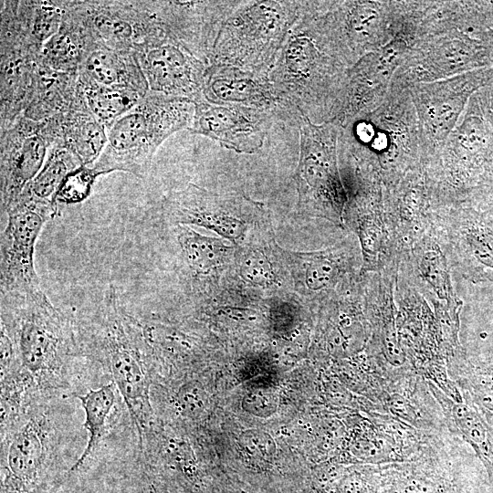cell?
Returning <instances> with one entry per match:
<instances>
[{
	"mask_svg": "<svg viewBox=\"0 0 493 493\" xmlns=\"http://www.w3.org/2000/svg\"><path fill=\"white\" fill-rule=\"evenodd\" d=\"M492 72V67H488L410 87L419 125L422 162L439 155L469 99L488 80Z\"/></svg>",
	"mask_w": 493,
	"mask_h": 493,
	"instance_id": "30bf717a",
	"label": "cell"
},
{
	"mask_svg": "<svg viewBox=\"0 0 493 493\" xmlns=\"http://www.w3.org/2000/svg\"><path fill=\"white\" fill-rule=\"evenodd\" d=\"M71 110H89L78 72L55 70L39 62L23 116L41 121Z\"/></svg>",
	"mask_w": 493,
	"mask_h": 493,
	"instance_id": "cb8c5ba5",
	"label": "cell"
},
{
	"mask_svg": "<svg viewBox=\"0 0 493 493\" xmlns=\"http://www.w3.org/2000/svg\"><path fill=\"white\" fill-rule=\"evenodd\" d=\"M208 395L204 384L198 380H187L181 383L174 395L175 411L181 417L197 420L204 414Z\"/></svg>",
	"mask_w": 493,
	"mask_h": 493,
	"instance_id": "1f68e13d",
	"label": "cell"
},
{
	"mask_svg": "<svg viewBox=\"0 0 493 493\" xmlns=\"http://www.w3.org/2000/svg\"><path fill=\"white\" fill-rule=\"evenodd\" d=\"M203 96L205 101L216 105H239L292 113L284 105L268 75L228 66H207Z\"/></svg>",
	"mask_w": 493,
	"mask_h": 493,
	"instance_id": "ffe728a7",
	"label": "cell"
},
{
	"mask_svg": "<svg viewBox=\"0 0 493 493\" xmlns=\"http://www.w3.org/2000/svg\"><path fill=\"white\" fill-rule=\"evenodd\" d=\"M305 284L309 289L327 287L334 278L337 267L333 261L322 254L307 256Z\"/></svg>",
	"mask_w": 493,
	"mask_h": 493,
	"instance_id": "836d02e7",
	"label": "cell"
},
{
	"mask_svg": "<svg viewBox=\"0 0 493 493\" xmlns=\"http://www.w3.org/2000/svg\"><path fill=\"white\" fill-rule=\"evenodd\" d=\"M472 392L478 404L493 415V372L475 375L472 381Z\"/></svg>",
	"mask_w": 493,
	"mask_h": 493,
	"instance_id": "8d00e7d4",
	"label": "cell"
},
{
	"mask_svg": "<svg viewBox=\"0 0 493 493\" xmlns=\"http://www.w3.org/2000/svg\"><path fill=\"white\" fill-rule=\"evenodd\" d=\"M41 131L49 148L71 152L84 166H91L107 142V127L89 110H71L41 121Z\"/></svg>",
	"mask_w": 493,
	"mask_h": 493,
	"instance_id": "7402d4cb",
	"label": "cell"
},
{
	"mask_svg": "<svg viewBox=\"0 0 493 493\" xmlns=\"http://www.w3.org/2000/svg\"><path fill=\"white\" fill-rule=\"evenodd\" d=\"M299 160L296 184L299 203L314 212L341 215L348 200L339 170L341 126L335 121L320 124L299 117Z\"/></svg>",
	"mask_w": 493,
	"mask_h": 493,
	"instance_id": "ba28073f",
	"label": "cell"
},
{
	"mask_svg": "<svg viewBox=\"0 0 493 493\" xmlns=\"http://www.w3.org/2000/svg\"><path fill=\"white\" fill-rule=\"evenodd\" d=\"M402 1L339 0L332 10L357 59L387 44L396 35Z\"/></svg>",
	"mask_w": 493,
	"mask_h": 493,
	"instance_id": "d6986e66",
	"label": "cell"
},
{
	"mask_svg": "<svg viewBox=\"0 0 493 493\" xmlns=\"http://www.w3.org/2000/svg\"><path fill=\"white\" fill-rule=\"evenodd\" d=\"M245 410L263 416L262 414H270L275 412L277 400L275 396L267 392V388H257L244 398Z\"/></svg>",
	"mask_w": 493,
	"mask_h": 493,
	"instance_id": "e575fe53",
	"label": "cell"
},
{
	"mask_svg": "<svg viewBox=\"0 0 493 493\" xmlns=\"http://www.w3.org/2000/svg\"><path fill=\"white\" fill-rule=\"evenodd\" d=\"M488 276H489L488 277V280L493 282V272H491Z\"/></svg>",
	"mask_w": 493,
	"mask_h": 493,
	"instance_id": "b9f144b4",
	"label": "cell"
},
{
	"mask_svg": "<svg viewBox=\"0 0 493 493\" xmlns=\"http://www.w3.org/2000/svg\"><path fill=\"white\" fill-rule=\"evenodd\" d=\"M1 207L5 211L42 168L49 146L41 131V121L24 117L1 129Z\"/></svg>",
	"mask_w": 493,
	"mask_h": 493,
	"instance_id": "ac0fdd59",
	"label": "cell"
},
{
	"mask_svg": "<svg viewBox=\"0 0 493 493\" xmlns=\"http://www.w3.org/2000/svg\"><path fill=\"white\" fill-rule=\"evenodd\" d=\"M82 84L126 86L145 96L149 85L132 50H119L101 45L94 47L78 69Z\"/></svg>",
	"mask_w": 493,
	"mask_h": 493,
	"instance_id": "d4e9b609",
	"label": "cell"
},
{
	"mask_svg": "<svg viewBox=\"0 0 493 493\" xmlns=\"http://www.w3.org/2000/svg\"><path fill=\"white\" fill-rule=\"evenodd\" d=\"M16 21L33 46L40 49L58 30L65 1H10Z\"/></svg>",
	"mask_w": 493,
	"mask_h": 493,
	"instance_id": "83f0119b",
	"label": "cell"
},
{
	"mask_svg": "<svg viewBox=\"0 0 493 493\" xmlns=\"http://www.w3.org/2000/svg\"><path fill=\"white\" fill-rule=\"evenodd\" d=\"M80 166L84 165L68 150L50 147L42 168L19 196L58 207L56 196L60 186L66 177Z\"/></svg>",
	"mask_w": 493,
	"mask_h": 493,
	"instance_id": "4316f807",
	"label": "cell"
},
{
	"mask_svg": "<svg viewBox=\"0 0 493 493\" xmlns=\"http://www.w3.org/2000/svg\"><path fill=\"white\" fill-rule=\"evenodd\" d=\"M0 127L23 115L33 89L40 52L25 45L1 44Z\"/></svg>",
	"mask_w": 493,
	"mask_h": 493,
	"instance_id": "44dd1931",
	"label": "cell"
},
{
	"mask_svg": "<svg viewBox=\"0 0 493 493\" xmlns=\"http://www.w3.org/2000/svg\"><path fill=\"white\" fill-rule=\"evenodd\" d=\"M276 111L239 105L195 102L191 133L208 137L239 153L259 150L273 124Z\"/></svg>",
	"mask_w": 493,
	"mask_h": 493,
	"instance_id": "e0dca14e",
	"label": "cell"
},
{
	"mask_svg": "<svg viewBox=\"0 0 493 493\" xmlns=\"http://www.w3.org/2000/svg\"><path fill=\"white\" fill-rule=\"evenodd\" d=\"M1 234V293H24L40 288L35 267V248L47 222L58 207L19 196L5 211Z\"/></svg>",
	"mask_w": 493,
	"mask_h": 493,
	"instance_id": "7c38bea8",
	"label": "cell"
},
{
	"mask_svg": "<svg viewBox=\"0 0 493 493\" xmlns=\"http://www.w3.org/2000/svg\"><path fill=\"white\" fill-rule=\"evenodd\" d=\"M357 60L332 10V1H306L268 77L292 113L320 124L341 112L349 71Z\"/></svg>",
	"mask_w": 493,
	"mask_h": 493,
	"instance_id": "6da1fadb",
	"label": "cell"
},
{
	"mask_svg": "<svg viewBox=\"0 0 493 493\" xmlns=\"http://www.w3.org/2000/svg\"><path fill=\"white\" fill-rule=\"evenodd\" d=\"M493 66V47L472 35L454 31L411 49L393 79L412 87Z\"/></svg>",
	"mask_w": 493,
	"mask_h": 493,
	"instance_id": "8fae6325",
	"label": "cell"
},
{
	"mask_svg": "<svg viewBox=\"0 0 493 493\" xmlns=\"http://www.w3.org/2000/svg\"><path fill=\"white\" fill-rule=\"evenodd\" d=\"M239 267L240 274L246 282L267 287L275 281L272 267L263 254L257 252L246 254L242 257Z\"/></svg>",
	"mask_w": 493,
	"mask_h": 493,
	"instance_id": "d6a6232c",
	"label": "cell"
},
{
	"mask_svg": "<svg viewBox=\"0 0 493 493\" xmlns=\"http://www.w3.org/2000/svg\"><path fill=\"white\" fill-rule=\"evenodd\" d=\"M177 240L186 264L198 276H207L220 267L230 249L221 239L188 226L177 227Z\"/></svg>",
	"mask_w": 493,
	"mask_h": 493,
	"instance_id": "f546056e",
	"label": "cell"
},
{
	"mask_svg": "<svg viewBox=\"0 0 493 493\" xmlns=\"http://www.w3.org/2000/svg\"><path fill=\"white\" fill-rule=\"evenodd\" d=\"M422 267L425 271V276L428 280L436 288L441 289L446 288V278L443 263L436 254L429 255L425 258Z\"/></svg>",
	"mask_w": 493,
	"mask_h": 493,
	"instance_id": "f35d334b",
	"label": "cell"
},
{
	"mask_svg": "<svg viewBox=\"0 0 493 493\" xmlns=\"http://www.w3.org/2000/svg\"><path fill=\"white\" fill-rule=\"evenodd\" d=\"M468 199L478 205L493 206V155L486 163L479 181Z\"/></svg>",
	"mask_w": 493,
	"mask_h": 493,
	"instance_id": "d590c367",
	"label": "cell"
},
{
	"mask_svg": "<svg viewBox=\"0 0 493 493\" xmlns=\"http://www.w3.org/2000/svg\"><path fill=\"white\" fill-rule=\"evenodd\" d=\"M476 37L493 44V28L477 35Z\"/></svg>",
	"mask_w": 493,
	"mask_h": 493,
	"instance_id": "60d3db41",
	"label": "cell"
},
{
	"mask_svg": "<svg viewBox=\"0 0 493 493\" xmlns=\"http://www.w3.org/2000/svg\"><path fill=\"white\" fill-rule=\"evenodd\" d=\"M103 175L92 166H80L71 172L64 180L57 196L56 203L72 205L81 203L89 197L96 179Z\"/></svg>",
	"mask_w": 493,
	"mask_h": 493,
	"instance_id": "4dcf8cb0",
	"label": "cell"
},
{
	"mask_svg": "<svg viewBox=\"0 0 493 493\" xmlns=\"http://www.w3.org/2000/svg\"><path fill=\"white\" fill-rule=\"evenodd\" d=\"M194 111L191 100L150 90L107 128L104 150L91 166L102 174L124 172L143 177L162 143L191 128Z\"/></svg>",
	"mask_w": 493,
	"mask_h": 493,
	"instance_id": "8992f818",
	"label": "cell"
},
{
	"mask_svg": "<svg viewBox=\"0 0 493 493\" xmlns=\"http://www.w3.org/2000/svg\"><path fill=\"white\" fill-rule=\"evenodd\" d=\"M306 1L243 0L224 22L209 65L268 75Z\"/></svg>",
	"mask_w": 493,
	"mask_h": 493,
	"instance_id": "52a82bcc",
	"label": "cell"
},
{
	"mask_svg": "<svg viewBox=\"0 0 493 493\" xmlns=\"http://www.w3.org/2000/svg\"><path fill=\"white\" fill-rule=\"evenodd\" d=\"M163 492V493H166V492H165V489H164Z\"/></svg>",
	"mask_w": 493,
	"mask_h": 493,
	"instance_id": "7bdbcfd3",
	"label": "cell"
},
{
	"mask_svg": "<svg viewBox=\"0 0 493 493\" xmlns=\"http://www.w3.org/2000/svg\"><path fill=\"white\" fill-rule=\"evenodd\" d=\"M475 97L484 118L493 130V72L488 80L475 93Z\"/></svg>",
	"mask_w": 493,
	"mask_h": 493,
	"instance_id": "74e56055",
	"label": "cell"
},
{
	"mask_svg": "<svg viewBox=\"0 0 493 493\" xmlns=\"http://www.w3.org/2000/svg\"><path fill=\"white\" fill-rule=\"evenodd\" d=\"M79 83L89 110L107 128L144 97L136 89L126 86L82 84L79 81Z\"/></svg>",
	"mask_w": 493,
	"mask_h": 493,
	"instance_id": "f1b7e54d",
	"label": "cell"
},
{
	"mask_svg": "<svg viewBox=\"0 0 493 493\" xmlns=\"http://www.w3.org/2000/svg\"><path fill=\"white\" fill-rule=\"evenodd\" d=\"M118 394L119 392L115 384L112 382H108L74 396L79 400L84 411L83 427L86 430L88 439L82 453L71 465L64 478L69 477L83 468L99 448L106 435L108 421L116 407Z\"/></svg>",
	"mask_w": 493,
	"mask_h": 493,
	"instance_id": "484cf974",
	"label": "cell"
},
{
	"mask_svg": "<svg viewBox=\"0 0 493 493\" xmlns=\"http://www.w3.org/2000/svg\"><path fill=\"white\" fill-rule=\"evenodd\" d=\"M255 205L244 197L218 194L191 184L170 194L163 211L173 223L202 226L236 242L246 232L241 215Z\"/></svg>",
	"mask_w": 493,
	"mask_h": 493,
	"instance_id": "2e32d148",
	"label": "cell"
},
{
	"mask_svg": "<svg viewBox=\"0 0 493 493\" xmlns=\"http://www.w3.org/2000/svg\"><path fill=\"white\" fill-rule=\"evenodd\" d=\"M339 151L366 163L390 189L422 162V144L410 88L392 79L383 101L341 127Z\"/></svg>",
	"mask_w": 493,
	"mask_h": 493,
	"instance_id": "277c9868",
	"label": "cell"
},
{
	"mask_svg": "<svg viewBox=\"0 0 493 493\" xmlns=\"http://www.w3.org/2000/svg\"><path fill=\"white\" fill-rule=\"evenodd\" d=\"M1 331L12 341L19 367L47 398H74L82 374L75 321L40 288L1 293Z\"/></svg>",
	"mask_w": 493,
	"mask_h": 493,
	"instance_id": "7a4b0ae2",
	"label": "cell"
},
{
	"mask_svg": "<svg viewBox=\"0 0 493 493\" xmlns=\"http://www.w3.org/2000/svg\"><path fill=\"white\" fill-rule=\"evenodd\" d=\"M97 45L136 51L164 37L156 1H79Z\"/></svg>",
	"mask_w": 493,
	"mask_h": 493,
	"instance_id": "4fadbf2b",
	"label": "cell"
},
{
	"mask_svg": "<svg viewBox=\"0 0 493 493\" xmlns=\"http://www.w3.org/2000/svg\"><path fill=\"white\" fill-rule=\"evenodd\" d=\"M82 358L111 379L136 438L155 426L151 351L143 321L127 311L110 284L94 311L75 320Z\"/></svg>",
	"mask_w": 493,
	"mask_h": 493,
	"instance_id": "3957f363",
	"label": "cell"
},
{
	"mask_svg": "<svg viewBox=\"0 0 493 493\" xmlns=\"http://www.w3.org/2000/svg\"><path fill=\"white\" fill-rule=\"evenodd\" d=\"M67 399L38 400L1 433V488L44 493L63 480L58 453L65 434L57 415Z\"/></svg>",
	"mask_w": 493,
	"mask_h": 493,
	"instance_id": "5b68a950",
	"label": "cell"
},
{
	"mask_svg": "<svg viewBox=\"0 0 493 493\" xmlns=\"http://www.w3.org/2000/svg\"><path fill=\"white\" fill-rule=\"evenodd\" d=\"M412 46L401 36L365 54L351 68L343 106L332 121L341 127L375 110L385 99L392 79Z\"/></svg>",
	"mask_w": 493,
	"mask_h": 493,
	"instance_id": "5bb4252c",
	"label": "cell"
},
{
	"mask_svg": "<svg viewBox=\"0 0 493 493\" xmlns=\"http://www.w3.org/2000/svg\"><path fill=\"white\" fill-rule=\"evenodd\" d=\"M151 91L203 101L207 65L186 47L164 38L135 51Z\"/></svg>",
	"mask_w": 493,
	"mask_h": 493,
	"instance_id": "9a60e30c",
	"label": "cell"
},
{
	"mask_svg": "<svg viewBox=\"0 0 493 493\" xmlns=\"http://www.w3.org/2000/svg\"><path fill=\"white\" fill-rule=\"evenodd\" d=\"M287 303H278L271 309V321L276 330L282 331L290 326L294 314Z\"/></svg>",
	"mask_w": 493,
	"mask_h": 493,
	"instance_id": "ab89813d",
	"label": "cell"
},
{
	"mask_svg": "<svg viewBox=\"0 0 493 493\" xmlns=\"http://www.w3.org/2000/svg\"><path fill=\"white\" fill-rule=\"evenodd\" d=\"M96 46L79 1H65L61 25L42 46L39 62L55 70L78 72L85 57Z\"/></svg>",
	"mask_w": 493,
	"mask_h": 493,
	"instance_id": "603a6c76",
	"label": "cell"
},
{
	"mask_svg": "<svg viewBox=\"0 0 493 493\" xmlns=\"http://www.w3.org/2000/svg\"><path fill=\"white\" fill-rule=\"evenodd\" d=\"M493 155V130L484 118L475 94L447 137L432 169L445 191L456 200L467 199Z\"/></svg>",
	"mask_w": 493,
	"mask_h": 493,
	"instance_id": "9c48e42d",
	"label": "cell"
}]
</instances>
